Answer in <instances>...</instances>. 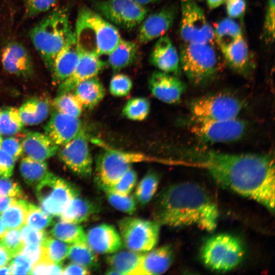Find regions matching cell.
<instances>
[{
	"mask_svg": "<svg viewBox=\"0 0 275 275\" xmlns=\"http://www.w3.org/2000/svg\"><path fill=\"white\" fill-rule=\"evenodd\" d=\"M171 164L205 171L223 188L258 202L272 213L274 160L269 153H232L205 147H181Z\"/></svg>",
	"mask_w": 275,
	"mask_h": 275,
	"instance_id": "1",
	"label": "cell"
},
{
	"mask_svg": "<svg viewBox=\"0 0 275 275\" xmlns=\"http://www.w3.org/2000/svg\"><path fill=\"white\" fill-rule=\"evenodd\" d=\"M152 215L160 225L196 226L210 232L217 226L219 212L208 191L201 185L188 181L163 188L156 197Z\"/></svg>",
	"mask_w": 275,
	"mask_h": 275,
	"instance_id": "2",
	"label": "cell"
},
{
	"mask_svg": "<svg viewBox=\"0 0 275 275\" xmlns=\"http://www.w3.org/2000/svg\"><path fill=\"white\" fill-rule=\"evenodd\" d=\"M74 33L78 50L98 57L108 54L122 39L115 25L87 6L78 10Z\"/></svg>",
	"mask_w": 275,
	"mask_h": 275,
	"instance_id": "3",
	"label": "cell"
},
{
	"mask_svg": "<svg viewBox=\"0 0 275 275\" xmlns=\"http://www.w3.org/2000/svg\"><path fill=\"white\" fill-rule=\"evenodd\" d=\"M71 31L68 10L64 8L52 11L30 30V40L49 69Z\"/></svg>",
	"mask_w": 275,
	"mask_h": 275,
	"instance_id": "4",
	"label": "cell"
},
{
	"mask_svg": "<svg viewBox=\"0 0 275 275\" xmlns=\"http://www.w3.org/2000/svg\"><path fill=\"white\" fill-rule=\"evenodd\" d=\"M93 141L102 148L96 158L95 168L96 181L101 190L115 184L134 163L163 162L162 158L120 150L109 146L101 141L96 139Z\"/></svg>",
	"mask_w": 275,
	"mask_h": 275,
	"instance_id": "5",
	"label": "cell"
},
{
	"mask_svg": "<svg viewBox=\"0 0 275 275\" xmlns=\"http://www.w3.org/2000/svg\"><path fill=\"white\" fill-rule=\"evenodd\" d=\"M244 255L241 240L228 233L209 237L202 244L200 251L204 265L211 270L221 273L234 269L241 263Z\"/></svg>",
	"mask_w": 275,
	"mask_h": 275,
	"instance_id": "6",
	"label": "cell"
},
{
	"mask_svg": "<svg viewBox=\"0 0 275 275\" xmlns=\"http://www.w3.org/2000/svg\"><path fill=\"white\" fill-rule=\"evenodd\" d=\"M179 58L181 69L194 85L210 82L218 72V56L213 44L184 43Z\"/></svg>",
	"mask_w": 275,
	"mask_h": 275,
	"instance_id": "7",
	"label": "cell"
},
{
	"mask_svg": "<svg viewBox=\"0 0 275 275\" xmlns=\"http://www.w3.org/2000/svg\"><path fill=\"white\" fill-rule=\"evenodd\" d=\"M242 107L241 100L226 93L199 97L192 100L188 105L191 119L206 121L237 118Z\"/></svg>",
	"mask_w": 275,
	"mask_h": 275,
	"instance_id": "8",
	"label": "cell"
},
{
	"mask_svg": "<svg viewBox=\"0 0 275 275\" xmlns=\"http://www.w3.org/2000/svg\"><path fill=\"white\" fill-rule=\"evenodd\" d=\"M79 194L74 185L49 172L36 187L41 209L51 216H60L70 201Z\"/></svg>",
	"mask_w": 275,
	"mask_h": 275,
	"instance_id": "9",
	"label": "cell"
},
{
	"mask_svg": "<svg viewBox=\"0 0 275 275\" xmlns=\"http://www.w3.org/2000/svg\"><path fill=\"white\" fill-rule=\"evenodd\" d=\"M93 10L114 25L131 30L147 15V8L134 0H93Z\"/></svg>",
	"mask_w": 275,
	"mask_h": 275,
	"instance_id": "10",
	"label": "cell"
},
{
	"mask_svg": "<svg viewBox=\"0 0 275 275\" xmlns=\"http://www.w3.org/2000/svg\"><path fill=\"white\" fill-rule=\"evenodd\" d=\"M118 226L123 245L128 250L148 252L157 243L160 225L154 220L126 217L120 219Z\"/></svg>",
	"mask_w": 275,
	"mask_h": 275,
	"instance_id": "11",
	"label": "cell"
},
{
	"mask_svg": "<svg viewBox=\"0 0 275 275\" xmlns=\"http://www.w3.org/2000/svg\"><path fill=\"white\" fill-rule=\"evenodd\" d=\"M189 128L204 143H228L240 139L246 132V124L238 117L214 121L191 119Z\"/></svg>",
	"mask_w": 275,
	"mask_h": 275,
	"instance_id": "12",
	"label": "cell"
},
{
	"mask_svg": "<svg viewBox=\"0 0 275 275\" xmlns=\"http://www.w3.org/2000/svg\"><path fill=\"white\" fill-rule=\"evenodd\" d=\"M180 33L185 43H208L214 40L213 29L195 0H181Z\"/></svg>",
	"mask_w": 275,
	"mask_h": 275,
	"instance_id": "13",
	"label": "cell"
},
{
	"mask_svg": "<svg viewBox=\"0 0 275 275\" xmlns=\"http://www.w3.org/2000/svg\"><path fill=\"white\" fill-rule=\"evenodd\" d=\"M59 157L76 175L86 178L91 177L93 160L89 146V136L84 127L73 139L62 146Z\"/></svg>",
	"mask_w": 275,
	"mask_h": 275,
	"instance_id": "14",
	"label": "cell"
},
{
	"mask_svg": "<svg viewBox=\"0 0 275 275\" xmlns=\"http://www.w3.org/2000/svg\"><path fill=\"white\" fill-rule=\"evenodd\" d=\"M148 88L158 100L167 104H175L180 100L186 86L177 76L156 71L149 78Z\"/></svg>",
	"mask_w": 275,
	"mask_h": 275,
	"instance_id": "15",
	"label": "cell"
},
{
	"mask_svg": "<svg viewBox=\"0 0 275 275\" xmlns=\"http://www.w3.org/2000/svg\"><path fill=\"white\" fill-rule=\"evenodd\" d=\"M176 15V7L171 5L146 16L140 24L138 41L145 44L163 36L172 26Z\"/></svg>",
	"mask_w": 275,
	"mask_h": 275,
	"instance_id": "16",
	"label": "cell"
},
{
	"mask_svg": "<svg viewBox=\"0 0 275 275\" xmlns=\"http://www.w3.org/2000/svg\"><path fill=\"white\" fill-rule=\"evenodd\" d=\"M83 127L79 118L55 110L45 125L44 130L45 133L59 146L73 139Z\"/></svg>",
	"mask_w": 275,
	"mask_h": 275,
	"instance_id": "17",
	"label": "cell"
},
{
	"mask_svg": "<svg viewBox=\"0 0 275 275\" xmlns=\"http://www.w3.org/2000/svg\"><path fill=\"white\" fill-rule=\"evenodd\" d=\"M1 62L7 72L17 76H27L33 72L31 56L21 43L11 41L2 49Z\"/></svg>",
	"mask_w": 275,
	"mask_h": 275,
	"instance_id": "18",
	"label": "cell"
},
{
	"mask_svg": "<svg viewBox=\"0 0 275 275\" xmlns=\"http://www.w3.org/2000/svg\"><path fill=\"white\" fill-rule=\"evenodd\" d=\"M79 58L74 31H71L62 48L57 54L50 69L53 82L60 84L74 71Z\"/></svg>",
	"mask_w": 275,
	"mask_h": 275,
	"instance_id": "19",
	"label": "cell"
},
{
	"mask_svg": "<svg viewBox=\"0 0 275 275\" xmlns=\"http://www.w3.org/2000/svg\"><path fill=\"white\" fill-rule=\"evenodd\" d=\"M79 51V58L73 72L59 84L58 94L70 92L80 82L97 75L106 66L100 57Z\"/></svg>",
	"mask_w": 275,
	"mask_h": 275,
	"instance_id": "20",
	"label": "cell"
},
{
	"mask_svg": "<svg viewBox=\"0 0 275 275\" xmlns=\"http://www.w3.org/2000/svg\"><path fill=\"white\" fill-rule=\"evenodd\" d=\"M88 246L94 253L112 254L121 250L123 243L115 228L101 224L91 228L86 234Z\"/></svg>",
	"mask_w": 275,
	"mask_h": 275,
	"instance_id": "21",
	"label": "cell"
},
{
	"mask_svg": "<svg viewBox=\"0 0 275 275\" xmlns=\"http://www.w3.org/2000/svg\"><path fill=\"white\" fill-rule=\"evenodd\" d=\"M150 63L159 71L178 76L180 74L179 54L167 36H162L149 56Z\"/></svg>",
	"mask_w": 275,
	"mask_h": 275,
	"instance_id": "22",
	"label": "cell"
},
{
	"mask_svg": "<svg viewBox=\"0 0 275 275\" xmlns=\"http://www.w3.org/2000/svg\"><path fill=\"white\" fill-rule=\"evenodd\" d=\"M149 252L143 254L138 266L131 275L160 274L170 267L174 258L172 246L164 245Z\"/></svg>",
	"mask_w": 275,
	"mask_h": 275,
	"instance_id": "23",
	"label": "cell"
},
{
	"mask_svg": "<svg viewBox=\"0 0 275 275\" xmlns=\"http://www.w3.org/2000/svg\"><path fill=\"white\" fill-rule=\"evenodd\" d=\"M221 50L232 70L242 75L250 74L252 68V60L248 43L243 36Z\"/></svg>",
	"mask_w": 275,
	"mask_h": 275,
	"instance_id": "24",
	"label": "cell"
},
{
	"mask_svg": "<svg viewBox=\"0 0 275 275\" xmlns=\"http://www.w3.org/2000/svg\"><path fill=\"white\" fill-rule=\"evenodd\" d=\"M21 144L27 156L39 161H45L53 156L59 148L45 133L35 131L26 133Z\"/></svg>",
	"mask_w": 275,
	"mask_h": 275,
	"instance_id": "25",
	"label": "cell"
},
{
	"mask_svg": "<svg viewBox=\"0 0 275 275\" xmlns=\"http://www.w3.org/2000/svg\"><path fill=\"white\" fill-rule=\"evenodd\" d=\"M72 91L82 107L87 109L95 107L105 94L103 85L97 76L80 82Z\"/></svg>",
	"mask_w": 275,
	"mask_h": 275,
	"instance_id": "26",
	"label": "cell"
},
{
	"mask_svg": "<svg viewBox=\"0 0 275 275\" xmlns=\"http://www.w3.org/2000/svg\"><path fill=\"white\" fill-rule=\"evenodd\" d=\"M99 210L95 202L78 196L70 201L60 216L62 221L78 224L87 221Z\"/></svg>",
	"mask_w": 275,
	"mask_h": 275,
	"instance_id": "27",
	"label": "cell"
},
{
	"mask_svg": "<svg viewBox=\"0 0 275 275\" xmlns=\"http://www.w3.org/2000/svg\"><path fill=\"white\" fill-rule=\"evenodd\" d=\"M107 56L106 64L114 71L118 72L135 62L139 48L133 41L122 39Z\"/></svg>",
	"mask_w": 275,
	"mask_h": 275,
	"instance_id": "28",
	"label": "cell"
},
{
	"mask_svg": "<svg viewBox=\"0 0 275 275\" xmlns=\"http://www.w3.org/2000/svg\"><path fill=\"white\" fill-rule=\"evenodd\" d=\"M143 254L129 250L117 251L106 258L107 264L110 267L106 271L108 274L131 275L138 266Z\"/></svg>",
	"mask_w": 275,
	"mask_h": 275,
	"instance_id": "29",
	"label": "cell"
},
{
	"mask_svg": "<svg viewBox=\"0 0 275 275\" xmlns=\"http://www.w3.org/2000/svg\"><path fill=\"white\" fill-rule=\"evenodd\" d=\"M18 111L23 124L32 126L41 123L46 118L49 106L46 99L35 97L26 100Z\"/></svg>",
	"mask_w": 275,
	"mask_h": 275,
	"instance_id": "30",
	"label": "cell"
},
{
	"mask_svg": "<svg viewBox=\"0 0 275 275\" xmlns=\"http://www.w3.org/2000/svg\"><path fill=\"white\" fill-rule=\"evenodd\" d=\"M50 234L53 237L66 243H87L86 233L78 224L63 221L58 222L52 227Z\"/></svg>",
	"mask_w": 275,
	"mask_h": 275,
	"instance_id": "31",
	"label": "cell"
},
{
	"mask_svg": "<svg viewBox=\"0 0 275 275\" xmlns=\"http://www.w3.org/2000/svg\"><path fill=\"white\" fill-rule=\"evenodd\" d=\"M214 40L221 49L236 41L242 35L238 23L230 18L218 21L213 29Z\"/></svg>",
	"mask_w": 275,
	"mask_h": 275,
	"instance_id": "32",
	"label": "cell"
},
{
	"mask_svg": "<svg viewBox=\"0 0 275 275\" xmlns=\"http://www.w3.org/2000/svg\"><path fill=\"white\" fill-rule=\"evenodd\" d=\"M19 170L23 180L30 186L37 184L48 173L46 162L28 156L21 160Z\"/></svg>",
	"mask_w": 275,
	"mask_h": 275,
	"instance_id": "33",
	"label": "cell"
},
{
	"mask_svg": "<svg viewBox=\"0 0 275 275\" xmlns=\"http://www.w3.org/2000/svg\"><path fill=\"white\" fill-rule=\"evenodd\" d=\"M28 202L18 200L12 204L0 215V218L8 229L22 227L25 223Z\"/></svg>",
	"mask_w": 275,
	"mask_h": 275,
	"instance_id": "34",
	"label": "cell"
},
{
	"mask_svg": "<svg viewBox=\"0 0 275 275\" xmlns=\"http://www.w3.org/2000/svg\"><path fill=\"white\" fill-rule=\"evenodd\" d=\"M159 177L153 171H148L138 184L135 191V199L140 204L146 205L154 197L158 186Z\"/></svg>",
	"mask_w": 275,
	"mask_h": 275,
	"instance_id": "35",
	"label": "cell"
},
{
	"mask_svg": "<svg viewBox=\"0 0 275 275\" xmlns=\"http://www.w3.org/2000/svg\"><path fill=\"white\" fill-rule=\"evenodd\" d=\"M70 261L88 269H95L98 265V259L94 252L87 243H80L70 246L68 256Z\"/></svg>",
	"mask_w": 275,
	"mask_h": 275,
	"instance_id": "36",
	"label": "cell"
},
{
	"mask_svg": "<svg viewBox=\"0 0 275 275\" xmlns=\"http://www.w3.org/2000/svg\"><path fill=\"white\" fill-rule=\"evenodd\" d=\"M150 111L149 100L143 97L129 99L124 104L122 113L124 117L131 121H141L145 120Z\"/></svg>",
	"mask_w": 275,
	"mask_h": 275,
	"instance_id": "37",
	"label": "cell"
},
{
	"mask_svg": "<svg viewBox=\"0 0 275 275\" xmlns=\"http://www.w3.org/2000/svg\"><path fill=\"white\" fill-rule=\"evenodd\" d=\"M24 124L18 109L9 107L0 108V133L5 135L15 134L20 131Z\"/></svg>",
	"mask_w": 275,
	"mask_h": 275,
	"instance_id": "38",
	"label": "cell"
},
{
	"mask_svg": "<svg viewBox=\"0 0 275 275\" xmlns=\"http://www.w3.org/2000/svg\"><path fill=\"white\" fill-rule=\"evenodd\" d=\"M42 246L43 259L50 262L62 264L68 257L70 245L56 238L48 236Z\"/></svg>",
	"mask_w": 275,
	"mask_h": 275,
	"instance_id": "39",
	"label": "cell"
},
{
	"mask_svg": "<svg viewBox=\"0 0 275 275\" xmlns=\"http://www.w3.org/2000/svg\"><path fill=\"white\" fill-rule=\"evenodd\" d=\"M53 105L56 111L76 118H79L83 108L75 96L70 92L58 94Z\"/></svg>",
	"mask_w": 275,
	"mask_h": 275,
	"instance_id": "40",
	"label": "cell"
},
{
	"mask_svg": "<svg viewBox=\"0 0 275 275\" xmlns=\"http://www.w3.org/2000/svg\"><path fill=\"white\" fill-rule=\"evenodd\" d=\"M51 216L37 206L28 203L25 224L39 230H44L53 223Z\"/></svg>",
	"mask_w": 275,
	"mask_h": 275,
	"instance_id": "41",
	"label": "cell"
},
{
	"mask_svg": "<svg viewBox=\"0 0 275 275\" xmlns=\"http://www.w3.org/2000/svg\"><path fill=\"white\" fill-rule=\"evenodd\" d=\"M109 204L115 209L132 214L136 209V201L132 195L122 196L111 191H104Z\"/></svg>",
	"mask_w": 275,
	"mask_h": 275,
	"instance_id": "42",
	"label": "cell"
},
{
	"mask_svg": "<svg viewBox=\"0 0 275 275\" xmlns=\"http://www.w3.org/2000/svg\"><path fill=\"white\" fill-rule=\"evenodd\" d=\"M137 180V174L132 167L129 168L119 181L113 186L103 189L122 196L130 194L134 188Z\"/></svg>",
	"mask_w": 275,
	"mask_h": 275,
	"instance_id": "43",
	"label": "cell"
},
{
	"mask_svg": "<svg viewBox=\"0 0 275 275\" xmlns=\"http://www.w3.org/2000/svg\"><path fill=\"white\" fill-rule=\"evenodd\" d=\"M132 86V80L128 76L123 73H117L111 79L109 91L113 96L123 97L129 94Z\"/></svg>",
	"mask_w": 275,
	"mask_h": 275,
	"instance_id": "44",
	"label": "cell"
},
{
	"mask_svg": "<svg viewBox=\"0 0 275 275\" xmlns=\"http://www.w3.org/2000/svg\"><path fill=\"white\" fill-rule=\"evenodd\" d=\"M0 243L6 249L12 257L20 253L24 244L23 243L17 229L7 230L1 238Z\"/></svg>",
	"mask_w": 275,
	"mask_h": 275,
	"instance_id": "45",
	"label": "cell"
},
{
	"mask_svg": "<svg viewBox=\"0 0 275 275\" xmlns=\"http://www.w3.org/2000/svg\"><path fill=\"white\" fill-rule=\"evenodd\" d=\"M26 17L35 16L48 11L57 3L58 0H22Z\"/></svg>",
	"mask_w": 275,
	"mask_h": 275,
	"instance_id": "46",
	"label": "cell"
},
{
	"mask_svg": "<svg viewBox=\"0 0 275 275\" xmlns=\"http://www.w3.org/2000/svg\"><path fill=\"white\" fill-rule=\"evenodd\" d=\"M20 229L21 239L24 244L42 245L48 236L44 230L37 229L25 224Z\"/></svg>",
	"mask_w": 275,
	"mask_h": 275,
	"instance_id": "47",
	"label": "cell"
},
{
	"mask_svg": "<svg viewBox=\"0 0 275 275\" xmlns=\"http://www.w3.org/2000/svg\"><path fill=\"white\" fill-rule=\"evenodd\" d=\"M275 0H267L263 24V38L267 43L274 39Z\"/></svg>",
	"mask_w": 275,
	"mask_h": 275,
	"instance_id": "48",
	"label": "cell"
},
{
	"mask_svg": "<svg viewBox=\"0 0 275 275\" xmlns=\"http://www.w3.org/2000/svg\"><path fill=\"white\" fill-rule=\"evenodd\" d=\"M62 264L54 263L42 259L32 268V274H63Z\"/></svg>",
	"mask_w": 275,
	"mask_h": 275,
	"instance_id": "49",
	"label": "cell"
},
{
	"mask_svg": "<svg viewBox=\"0 0 275 275\" xmlns=\"http://www.w3.org/2000/svg\"><path fill=\"white\" fill-rule=\"evenodd\" d=\"M11 274H30L32 268L31 261L24 255L18 254L9 264Z\"/></svg>",
	"mask_w": 275,
	"mask_h": 275,
	"instance_id": "50",
	"label": "cell"
},
{
	"mask_svg": "<svg viewBox=\"0 0 275 275\" xmlns=\"http://www.w3.org/2000/svg\"><path fill=\"white\" fill-rule=\"evenodd\" d=\"M0 196L23 198L24 194L19 185L9 178H0Z\"/></svg>",
	"mask_w": 275,
	"mask_h": 275,
	"instance_id": "51",
	"label": "cell"
},
{
	"mask_svg": "<svg viewBox=\"0 0 275 275\" xmlns=\"http://www.w3.org/2000/svg\"><path fill=\"white\" fill-rule=\"evenodd\" d=\"M1 148L8 153L17 160L22 155L23 151L21 142L15 137H8L2 140Z\"/></svg>",
	"mask_w": 275,
	"mask_h": 275,
	"instance_id": "52",
	"label": "cell"
},
{
	"mask_svg": "<svg viewBox=\"0 0 275 275\" xmlns=\"http://www.w3.org/2000/svg\"><path fill=\"white\" fill-rule=\"evenodd\" d=\"M226 12L229 18H242L244 15L246 2L245 0H227Z\"/></svg>",
	"mask_w": 275,
	"mask_h": 275,
	"instance_id": "53",
	"label": "cell"
},
{
	"mask_svg": "<svg viewBox=\"0 0 275 275\" xmlns=\"http://www.w3.org/2000/svg\"><path fill=\"white\" fill-rule=\"evenodd\" d=\"M16 160L13 156L0 148V175L10 177L13 174Z\"/></svg>",
	"mask_w": 275,
	"mask_h": 275,
	"instance_id": "54",
	"label": "cell"
},
{
	"mask_svg": "<svg viewBox=\"0 0 275 275\" xmlns=\"http://www.w3.org/2000/svg\"><path fill=\"white\" fill-rule=\"evenodd\" d=\"M19 254L29 259L32 266L44 258L43 250L41 245L24 244Z\"/></svg>",
	"mask_w": 275,
	"mask_h": 275,
	"instance_id": "55",
	"label": "cell"
},
{
	"mask_svg": "<svg viewBox=\"0 0 275 275\" xmlns=\"http://www.w3.org/2000/svg\"><path fill=\"white\" fill-rule=\"evenodd\" d=\"M64 274H89L90 270L88 268L74 263H71L63 268Z\"/></svg>",
	"mask_w": 275,
	"mask_h": 275,
	"instance_id": "56",
	"label": "cell"
},
{
	"mask_svg": "<svg viewBox=\"0 0 275 275\" xmlns=\"http://www.w3.org/2000/svg\"><path fill=\"white\" fill-rule=\"evenodd\" d=\"M17 200L14 197L0 196V214L3 212Z\"/></svg>",
	"mask_w": 275,
	"mask_h": 275,
	"instance_id": "57",
	"label": "cell"
},
{
	"mask_svg": "<svg viewBox=\"0 0 275 275\" xmlns=\"http://www.w3.org/2000/svg\"><path fill=\"white\" fill-rule=\"evenodd\" d=\"M12 258L9 252L0 243V267L7 265Z\"/></svg>",
	"mask_w": 275,
	"mask_h": 275,
	"instance_id": "58",
	"label": "cell"
},
{
	"mask_svg": "<svg viewBox=\"0 0 275 275\" xmlns=\"http://www.w3.org/2000/svg\"><path fill=\"white\" fill-rule=\"evenodd\" d=\"M227 0H206L208 6L211 9H215L226 2Z\"/></svg>",
	"mask_w": 275,
	"mask_h": 275,
	"instance_id": "59",
	"label": "cell"
},
{
	"mask_svg": "<svg viewBox=\"0 0 275 275\" xmlns=\"http://www.w3.org/2000/svg\"><path fill=\"white\" fill-rule=\"evenodd\" d=\"M138 4L145 6L148 5L152 4L155 3L159 2L162 0H134Z\"/></svg>",
	"mask_w": 275,
	"mask_h": 275,
	"instance_id": "60",
	"label": "cell"
},
{
	"mask_svg": "<svg viewBox=\"0 0 275 275\" xmlns=\"http://www.w3.org/2000/svg\"><path fill=\"white\" fill-rule=\"evenodd\" d=\"M11 274L9 264L0 267V274Z\"/></svg>",
	"mask_w": 275,
	"mask_h": 275,
	"instance_id": "61",
	"label": "cell"
},
{
	"mask_svg": "<svg viewBox=\"0 0 275 275\" xmlns=\"http://www.w3.org/2000/svg\"><path fill=\"white\" fill-rule=\"evenodd\" d=\"M7 231V228L0 218V238L4 235Z\"/></svg>",
	"mask_w": 275,
	"mask_h": 275,
	"instance_id": "62",
	"label": "cell"
},
{
	"mask_svg": "<svg viewBox=\"0 0 275 275\" xmlns=\"http://www.w3.org/2000/svg\"><path fill=\"white\" fill-rule=\"evenodd\" d=\"M2 141V136H1V134L0 133V148H1Z\"/></svg>",
	"mask_w": 275,
	"mask_h": 275,
	"instance_id": "63",
	"label": "cell"
},
{
	"mask_svg": "<svg viewBox=\"0 0 275 275\" xmlns=\"http://www.w3.org/2000/svg\"><path fill=\"white\" fill-rule=\"evenodd\" d=\"M199 1H201V0H199Z\"/></svg>",
	"mask_w": 275,
	"mask_h": 275,
	"instance_id": "64",
	"label": "cell"
}]
</instances>
